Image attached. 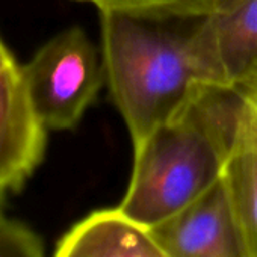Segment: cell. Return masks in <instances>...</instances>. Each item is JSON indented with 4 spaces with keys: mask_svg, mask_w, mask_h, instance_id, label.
<instances>
[{
    "mask_svg": "<svg viewBox=\"0 0 257 257\" xmlns=\"http://www.w3.org/2000/svg\"><path fill=\"white\" fill-rule=\"evenodd\" d=\"M203 17L100 11L106 83L134 147L218 85L200 46Z\"/></svg>",
    "mask_w": 257,
    "mask_h": 257,
    "instance_id": "1",
    "label": "cell"
},
{
    "mask_svg": "<svg viewBox=\"0 0 257 257\" xmlns=\"http://www.w3.org/2000/svg\"><path fill=\"white\" fill-rule=\"evenodd\" d=\"M237 89L209 85L179 116L134 147V167L118 209L152 228L174 216L224 174L234 144Z\"/></svg>",
    "mask_w": 257,
    "mask_h": 257,
    "instance_id": "2",
    "label": "cell"
},
{
    "mask_svg": "<svg viewBox=\"0 0 257 257\" xmlns=\"http://www.w3.org/2000/svg\"><path fill=\"white\" fill-rule=\"evenodd\" d=\"M34 110L47 131H71L106 82L101 50L86 32L73 26L22 65Z\"/></svg>",
    "mask_w": 257,
    "mask_h": 257,
    "instance_id": "3",
    "label": "cell"
},
{
    "mask_svg": "<svg viewBox=\"0 0 257 257\" xmlns=\"http://www.w3.org/2000/svg\"><path fill=\"white\" fill-rule=\"evenodd\" d=\"M149 230L168 257H251L222 179Z\"/></svg>",
    "mask_w": 257,
    "mask_h": 257,
    "instance_id": "4",
    "label": "cell"
},
{
    "mask_svg": "<svg viewBox=\"0 0 257 257\" xmlns=\"http://www.w3.org/2000/svg\"><path fill=\"white\" fill-rule=\"evenodd\" d=\"M47 128L31 103L22 65L0 67V194L19 192L41 165Z\"/></svg>",
    "mask_w": 257,
    "mask_h": 257,
    "instance_id": "5",
    "label": "cell"
},
{
    "mask_svg": "<svg viewBox=\"0 0 257 257\" xmlns=\"http://www.w3.org/2000/svg\"><path fill=\"white\" fill-rule=\"evenodd\" d=\"M200 46L218 85L257 82V0H216L203 17Z\"/></svg>",
    "mask_w": 257,
    "mask_h": 257,
    "instance_id": "6",
    "label": "cell"
},
{
    "mask_svg": "<svg viewBox=\"0 0 257 257\" xmlns=\"http://www.w3.org/2000/svg\"><path fill=\"white\" fill-rule=\"evenodd\" d=\"M53 257H168L150 230L118 207L91 212L58 242Z\"/></svg>",
    "mask_w": 257,
    "mask_h": 257,
    "instance_id": "7",
    "label": "cell"
},
{
    "mask_svg": "<svg viewBox=\"0 0 257 257\" xmlns=\"http://www.w3.org/2000/svg\"><path fill=\"white\" fill-rule=\"evenodd\" d=\"M222 180L249 255L257 257V150L234 141Z\"/></svg>",
    "mask_w": 257,
    "mask_h": 257,
    "instance_id": "8",
    "label": "cell"
},
{
    "mask_svg": "<svg viewBox=\"0 0 257 257\" xmlns=\"http://www.w3.org/2000/svg\"><path fill=\"white\" fill-rule=\"evenodd\" d=\"M7 195L0 194V257H46L40 236L4 210Z\"/></svg>",
    "mask_w": 257,
    "mask_h": 257,
    "instance_id": "9",
    "label": "cell"
},
{
    "mask_svg": "<svg viewBox=\"0 0 257 257\" xmlns=\"http://www.w3.org/2000/svg\"><path fill=\"white\" fill-rule=\"evenodd\" d=\"M88 2L104 10H122L140 13H158V14H206L216 0H79Z\"/></svg>",
    "mask_w": 257,
    "mask_h": 257,
    "instance_id": "10",
    "label": "cell"
},
{
    "mask_svg": "<svg viewBox=\"0 0 257 257\" xmlns=\"http://www.w3.org/2000/svg\"><path fill=\"white\" fill-rule=\"evenodd\" d=\"M234 88L237 89L234 141L257 150V82Z\"/></svg>",
    "mask_w": 257,
    "mask_h": 257,
    "instance_id": "11",
    "label": "cell"
},
{
    "mask_svg": "<svg viewBox=\"0 0 257 257\" xmlns=\"http://www.w3.org/2000/svg\"><path fill=\"white\" fill-rule=\"evenodd\" d=\"M16 62L14 56L11 55L10 49L5 46V43L2 41V37H0V67L4 65H8V64H13Z\"/></svg>",
    "mask_w": 257,
    "mask_h": 257,
    "instance_id": "12",
    "label": "cell"
}]
</instances>
